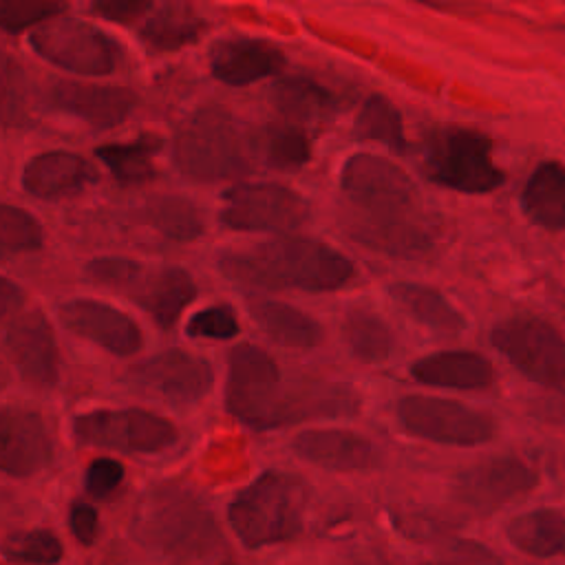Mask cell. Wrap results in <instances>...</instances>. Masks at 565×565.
I'll return each mask as SVG.
<instances>
[{
  "label": "cell",
  "instance_id": "cell-1",
  "mask_svg": "<svg viewBox=\"0 0 565 565\" xmlns=\"http://www.w3.org/2000/svg\"><path fill=\"white\" fill-rule=\"evenodd\" d=\"M349 203L364 214L351 234L393 256H419L430 247L428 232L413 221L417 188L393 161L375 154H353L340 177Z\"/></svg>",
  "mask_w": 565,
  "mask_h": 565
},
{
  "label": "cell",
  "instance_id": "cell-2",
  "mask_svg": "<svg viewBox=\"0 0 565 565\" xmlns=\"http://www.w3.org/2000/svg\"><path fill=\"white\" fill-rule=\"evenodd\" d=\"M225 406L245 426L265 430L285 426L289 422L316 415H342L353 406L347 397H300L287 393L280 369L271 355L254 344H241L232 349L225 382Z\"/></svg>",
  "mask_w": 565,
  "mask_h": 565
},
{
  "label": "cell",
  "instance_id": "cell-3",
  "mask_svg": "<svg viewBox=\"0 0 565 565\" xmlns=\"http://www.w3.org/2000/svg\"><path fill=\"white\" fill-rule=\"evenodd\" d=\"M221 267L236 280L269 289L296 287L305 291H331L347 285L353 263L327 243L305 236H282L249 252L227 254Z\"/></svg>",
  "mask_w": 565,
  "mask_h": 565
},
{
  "label": "cell",
  "instance_id": "cell-4",
  "mask_svg": "<svg viewBox=\"0 0 565 565\" xmlns=\"http://www.w3.org/2000/svg\"><path fill=\"white\" fill-rule=\"evenodd\" d=\"M307 492L300 479L267 470L230 503L227 519L245 547L294 541L302 532Z\"/></svg>",
  "mask_w": 565,
  "mask_h": 565
},
{
  "label": "cell",
  "instance_id": "cell-5",
  "mask_svg": "<svg viewBox=\"0 0 565 565\" xmlns=\"http://www.w3.org/2000/svg\"><path fill=\"white\" fill-rule=\"evenodd\" d=\"M424 172L430 181L468 194L490 192L505 181V172L492 161V141L461 126L439 128L430 135Z\"/></svg>",
  "mask_w": 565,
  "mask_h": 565
},
{
  "label": "cell",
  "instance_id": "cell-6",
  "mask_svg": "<svg viewBox=\"0 0 565 565\" xmlns=\"http://www.w3.org/2000/svg\"><path fill=\"white\" fill-rule=\"evenodd\" d=\"M88 271L97 282L130 296L163 329H170L196 296L192 276L181 267L146 269L135 260L102 258L93 260Z\"/></svg>",
  "mask_w": 565,
  "mask_h": 565
},
{
  "label": "cell",
  "instance_id": "cell-7",
  "mask_svg": "<svg viewBox=\"0 0 565 565\" xmlns=\"http://www.w3.org/2000/svg\"><path fill=\"white\" fill-rule=\"evenodd\" d=\"M174 161L192 179H225L238 170V135L230 110L203 106L181 124Z\"/></svg>",
  "mask_w": 565,
  "mask_h": 565
},
{
  "label": "cell",
  "instance_id": "cell-8",
  "mask_svg": "<svg viewBox=\"0 0 565 565\" xmlns=\"http://www.w3.org/2000/svg\"><path fill=\"white\" fill-rule=\"evenodd\" d=\"M29 42L46 62L82 75H108L121 60V46L113 38L95 24L68 15L38 24Z\"/></svg>",
  "mask_w": 565,
  "mask_h": 565
},
{
  "label": "cell",
  "instance_id": "cell-9",
  "mask_svg": "<svg viewBox=\"0 0 565 565\" xmlns=\"http://www.w3.org/2000/svg\"><path fill=\"white\" fill-rule=\"evenodd\" d=\"M492 344L527 380L565 395V338L541 318H510L492 329Z\"/></svg>",
  "mask_w": 565,
  "mask_h": 565
},
{
  "label": "cell",
  "instance_id": "cell-10",
  "mask_svg": "<svg viewBox=\"0 0 565 565\" xmlns=\"http://www.w3.org/2000/svg\"><path fill=\"white\" fill-rule=\"evenodd\" d=\"M395 413L408 435L435 444L479 446L494 435V422L488 413L455 399L406 395L395 404Z\"/></svg>",
  "mask_w": 565,
  "mask_h": 565
},
{
  "label": "cell",
  "instance_id": "cell-11",
  "mask_svg": "<svg viewBox=\"0 0 565 565\" xmlns=\"http://www.w3.org/2000/svg\"><path fill=\"white\" fill-rule=\"evenodd\" d=\"M75 437L82 444L121 452H161L177 444V426L141 408H97L77 415Z\"/></svg>",
  "mask_w": 565,
  "mask_h": 565
},
{
  "label": "cell",
  "instance_id": "cell-12",
  "mask_svg": "<svg viewBox=\"0 0 565 565\" xmlns=\"http://www.w3.org/2000/svg\"><path fill=\"white\" fill-rule=\"evenodd\" d=\"M309 218L307 201L276 183H243L223 196L221 221L241 232H276L298 230Z\"/></svg>",
  "mask_w": 565,
  "mask_h": 565
},
{
  "label": "cell",
  "instance_id": "cell-13",
  "mask_svg": "<svg viewBox=\"0 0 565 565\" xmlns=\"http://www.w3.org/2000/svg\"><path fill=\"white\" fill-rule=\"evenodd\" d=\"M536 472L514 457H497L463 470L455 481V497L477 512H492L536 486Z\"/></svg>",
  "mask_w": 565,
  "mask_h": 565
},
{
  "label": "cell",
  "instance_id": "cell-14",
  "mask_svg": "<svg viewBox=\"0 0 565 565\" xmlns=\"http://www.w3.org/2000/svg\"><path fill=\"white\" fill-rule=\"evenodd\" d=\"M53 457V437L46 419L31 408L7 406L0 411V472L29 477Z\"/></svg>",
  "mask_w": 565,
  "mask_h": 565
},
{
  "label": "cell",
  "instance_id": "cell-15",
  "mask_svg": "<svg viewBox=\"0 0 565 565\" xmlns=\"http://www.w3.org/2000/svg\"><path fill=\"white\" fill-rule=\"evenodd\" d=\"M132 373L141 386L177 404L201 399L214 382L210 362L183 349H166L135 366Z\"/></svg>",
  "mask_w": 565,
  "mask_h": 565
},
{
  "label": "cell",
  "instance_id": "cell-16",
  "mask_svg": "<svg viewBox=\"0 0 565 565\" xmlns=\"http://www.w3.org/2000/svg\"><path fill=\"white\" fill-rule=\"evenodd\" d=\"M57 318L68 331L115 355L137 353L143 344L139 327L126 313L99 300H68L60 305Z\"/></svg>",
  "mask_w": 565,
  "mask_h": 565
},
{
  "label": "cell",
  "instance_id": "cell-17",
  "mask_svg": "<svg viewBox=\"0 0 565 565\" xmlns=\"http://www.w3.org/2000/svg\"><path fill=\"white\" fill-rule=\"evenodd\" d=\"M7 351L26 382L51 386L57 380V344L42 311H20L9 322Z\"/></svg>",
  "mask_w": 565,
  "mask_h": 565
},
{
  "label": "cell",
  "instance_id": "cell-18",
  "mask_svg": "<svg viewBox=\"0 0 565 565\" xmlns=\"http://www.w3.org/2000/svg\"><path fill=\"white\" fill-rule=\"evenodd\" d=\"M285 68L282 51L258 38H227L210 49V71L227 86H247Z\"/></svg>",
  "mask_w": 565,
  "mask_h": 565
},
{
  "label": "cell",
  "instance_id": "cell-19",
  "mask_svg": "<svg viewBox=\"0 0 565 565\" xmlns=\"http://www.w3.org/2000/svg\"><path fill=\"white\" fill-rule=\"evenodd\" d=\"M51 97L57 108L99 130L121 124L137 104V95L128 88L79 82H57Z\"/></svg>",
  "mask_w": 565,
  "mask_h": 565
},
{
  "label": "cell",
  "instance_id": "cell-20",
  "mask_svg": "<svg viewBox=\"0 0 565 565\" xmlns=\"http://www.w3.org/2000/svg\"><path fill=\"white\" fill-rule=\"evenodd\" d=\"M294 450L329 470H364L377 463V452L366 437L340 428L305 430L294 439Z\"/></svg>",
  "mask_w": 565,
  "mask_h": 565
},
{
  "label": "cell",
  "instance_id": "cell-21",
  "mask_svg": "<svg viewBox=\"0 0 565 565\" xmlns=\"http://www.w3.org/2000/svg\"><path fill=\"white\" fill-rule=\"evenodd\" d=\"M411 375L428 386L483 391L494 382L492 362L475 351H439L411 364Z\"/></svg>",
  "mask_w": 565,
  "mask_h": 565
},
{
  "label": "cell",
  "instance_id": "cell-22",
  "mask_svg": "<svg viewBox=\"0 0 565 565\" xmlns=\"http://www.w3.org/2000/svg\"><path fill=\"white\" fill-rule=\"evenodd\" d=\"M90 177L93 170L79 154L51 150L31 157L22 170V185L35 196L55 199L82 190Z\"/></svg>",
  "mask_w": 565,
  "mask_h": 565
},
{
  "label": "cell",
  "instance_id": "cell-23",
  "mask_svg": "<svg viewBox=\"0 0 565 565\" xmlns=\"http://www.w3.org/2000/svg\"><path fill=\"white\" fill-rule=\"evenodd\" d=\"M249 313L267 338L280 347L311 349L322 342V327L309 313L287 302L252 298Z\"/></svg>",
  "mask_w": 565,
  "mask_h": 565
},
{
  "label": "cell",
  "instance_id": "cell-24",
  "mask_svg": "<svg viewBox=\"0 0 565 565\" xmlns=\"http://www.w3.org/2000/svg\"><path fill=\"white\" fill-rule=\"evenodd\" d=\"M521 207L532 223L565 230V166L543 161L523 188Z\"/></svg>",
  "mask_w": 565,
  "mask_h": 565
},
{
  "label": "cell",
  "instance_id": "cell-25",
  "mask_svg": "<svg viewBox=\"0 0 565 565\" xmlns=\"http://www.w3.org/2000/svg\"><path fill=\"white\" fill-rule=\"evenodd\" d=\"M508 539L514 547L539 558L565 556V514L541 508L514 516L508 523Z\"/></svg>",
  "mask_w": 565,
  "mask_h": 565
},
{
  "label": "cell",
  "instance_id": "cell-26",
  "mask_svg": "<svg viewBox=\"0 0 565 565\" xmlns=\"http://www.w3.org/2000/svg\"><path fill=\"white\" fill-rule=\"evenodd\" d=\"M388 291L408 316H413L430 331L452 335L466 329V318L433 287L417 282H395Z\"/></svg>",
  "mask_w": 565,
  "mask_h": 565
},
{
  "label": "cell",
  "instance_id": "cell-27",
  "mask_svg": "<svg viewBox=\"0 0 565 565\" xmlns=\"http://www.w3.org/2000/svg\"><path fill=\"white\" fill-rule=\"evenodd\" d=\"M203 22L188 4H150L139 22L141 38L157 51H174L199 38Z\"/></svg>",
  "mask_w": 565,
  "mask_h": 565
},
{
  "label": "cell",
  "instance_id": "cell-28",
  "mask_svg": "<svg viewBox=\"0 0 565 565\" xmlns=\"http://www.w3.org/2000/svg\"><path fill=\"white\" fill-rule=\"evenodd\" d=\"M161 148V139L141 135L126 143H106L95 154L106 163L113 177L124 185H141L154 179L152 157Z\"/></svg>",
  "mask_w": 565,
  "mask_h": 565
},
{
  "label": "cell",
  "instance_id": "cell-29",
  "mask_svg": "<svg viewBox=\"0 0 565 565\" xmlns=\"http://www.w3.org/2000/svg\"><path fill=\"white\" fill-rule=\"evenodd\" d=\"M274 104L291 121L322 119L338 106L324 86L305 77L280 79L274 86Z\"/></svg>",
  "mask_w": 565,
  "mask_h": 565
},
{
  "label": "cell",
  "instance_id": "cell-30",
  "mask_svg": "<svg viewBox=\"0 0 565 565\" xmlns=\"http://www.w3.org/2000/svg\"><path fill=\"white\" fill-rule=\"evenodd\" d=\"M342 331L355 358L369 364H377L388 358L393 347V333L377 313L362 307L349 309L344 316Z\"/></svg>",
  "mask_w": 565,
  "mask_h": 565
},
{
  "label": "cell",
  "instance_id": "cell-31",
  "mask_svg": "<svg viewBox=\"0 0 565 565\" xmlns=\"http://www.w3.org/2000/svg\"><path fill=\"white\" fill-rule=\"evenodd\" d=\"M146 221L170 241H194L203 232L201 210L181 196H154L146 205Z\"/></svg>",
  "mask_w": 565,
  "mask_h": 565
},
{
  "label": "cell",
  "instance_id": "cell-32",
  "mask_svg": "<svg viewBox=\"0 0 565 565\" xmlns=\"http://www.w3.org/2000/svg\"><path fill=\"white\" fill-rule=\"evenodd\" d=\"M355 135L364 141H380L393 152H406L404 126L397 108L382 95H371L355 117Z\"/></svg>",
  "mask_w": 565,
  "mask_h": 565
},
{
  "label": "cell",
  "instance_id": "cell-33",
  "mask_svg": "<svg viewBox=\"0 0 565 565\" xmlns=\"http://www.w3.org/2000/svg\"><path fill=\"white\" fill-rule=\"evenodd\" d=\"M265 161L278 170H296L309 161V137L298 124H269L260 137Z\"/></svg>",
  "mask_w": 565,
  "mask_h": 565
},
{
  "label": "cell",
  "instance_id": "cell-34",
  "mask_svg": "<svg viewBox=\"0 0 565 565\" xmlns=\"http://www.w3.org/2000/svg\"><path fill=\"white\" fill-rule=\"evenodd\" d=\"M42 247V225L22 207L0 203V258Z\"/></svg>",
  "mask_w": 565,
  "mask_h": 565
},
{
  "label": "cell",
  "instance_id": "cell-35",
  "mask_svg": "<svg viewBox=\"0 0 565 565\" xmlns=\"http://www.w3.org/2000/svg\"><path fill=\"white\" fill-rule=\"evenodd\" d=\"M2 552L9 561L29 563V565H55L64 556L60 539L44 527L13 532L7 536Z\"/></svg>",
  "mask_w": 565,
  "mask_h": 565
},
{
  "label": "cell",
  "instance_id": "cell-36",
  "mask_svg": "<svg viewBox=\"0 0 565 565\" xmlns=\"http://www.w3.org/2000/svg\"><path fill=\"white\" fill-rule=\"evenodd\" d=\"M64 9L62 2L44 0H0V29L22 31L33 24H42L55 18Z\"/></svg>",
  "mask_w": 565,
  "mask_h": 565
},
{
  "label": "cell",
  "instance_id": "cell-37",
  "mask_svg": "<svg viewBox=\"0 0 565 565\" xmlns=\"http://www.w3.org/2000/svg\"><path fill=\"white\" fill-rule=\"evenodd\" d=\"M192 338H212V340H230L238 333V320L230 305H212L199 313H194L185 327Z\"/></svg>",
  "mask_w": 565,
  "mask_h": 565
},
{
  "label": "cell",
  "instance_id": "cell-38",
  "mask_svg": "<svg viewBox=\"0 0 565 565\" xmlns=\"http://www.w3.org/2000/svg\"><path fill=\"white\" fill-rule=\"evenodd\" d=\"M121 481H124V466L117 459H108V457H99L90 461L84 475L86 492L97 499L113 494L121 486Z\"/></svg>",
  "mask_w": 565,
  "mask_h": 565
},
{
  "label": "cell",
  "instance_id": "cell-39",
  "mask_svg": "<svg viewBox=\"0 0 565 565\" xmlns=\"http://www.w3.org/2000/svg\"><path fill=\"white\" fill-rule=\"evenodd\" d=\"M20 88V68L0 53V119H15L18 115V95Z\"/></svg>",
  "mask_w": 565,
  "mask_h": 565
},
{
  "label": "cell",
  "instance_id": "cell-40",
  "mask_svg": "<svg viewBox=\"0 0 565 565\" xmlns=\"http://www.w3.org/2000/svg\"><path fill=\"white\" fill-rule=\"evenodd\" d=\"M68 527L82 545H90L97 536V530H99L97 510L90 503H84V501L73 503L71 512H68Z\"/></svg>",
  "mask_w": 565,
  "mask_h": 565
},
{
  "label": "cell",
  "instance_id": "cell-41",
  "mask_svg": "<svg viewBox=\"0 0 565 565\" xmlns=\"http://www.w3.org/2000/svg\"><path fill=\"white\" fill-rule=\"evenodd\" d=\"M93 9L102 13L104 18L121 24H135L141 22L146 11L150 9V2H135V0H108V2H95Z\"/></svg>",
  "mask_w": 565,
  "mask_h": 565
},
{
  "label": "cell",
  "instance_id": "cell-42",
  "mask_svg": "<svg viewBox=\"0 0 565 565\" xmlns=\"http://www.w3.org/2000/svg\"><path fill=\"white\" fill-rule=\"evenodd\" d=\"M24 296L9 278L0 276V320H13L22 309Z\"/></svg>",
  "mask_w": 565,
  "mask_h": 565
},
{
  "label": "cell",
  "instance_id": "cell-43",
  "mask_svg": "<svg viewBox=\"0 0 565 565\" xmlns=\"http://www.w3.org/2000/svg\"><path fill=\"white\" fill-rule=\"evenodd\" d=\"M428 565H441V563H428Z\"/></svg>",
  "mask_w": 565,
  "mask_h": 565
},
{
  "label": "cell",
  "instance_id": "cell-44",
  "mask_svg": "<svg viewBox=\"0 0 565 565\" xmlns=\"http://www.w3.org/2000/svg\"><path fill=\"white\" fill-rule=\"evenodd\" d=\"M223 565H230V563H223Z\"/></svg>",
  "mask_w": 565,
  "mask_h": 565
}]
</instances>
